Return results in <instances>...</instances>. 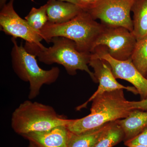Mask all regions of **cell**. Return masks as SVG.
I'll return each mask as SVG.
<instances>
[{"label": "cell", "instance_id": "obj_1", "mask_svg": "<svg viewBox=\"0 0 147 147\" xmlns=\"http://www.w3.org/2000/svg\"><path fill=\"white\" fill-rule=\"evenodd\" d=\"M123 90L105 92L95 97L89 115L69 119L66 126L69 131L75 134L85 133L127 117L133 110L130 101L125 97Z\"/></svg>", "mask_w": 147, "mask_h": 147}, {"label": "cell", "instance_id": "obj_2", "mask_svg": "<svg viewBox=\"0 0 147 147\" xmlns=\"http://www.w3.org/2000/svg\"><path fill=\"white\" fill-rule=\"evenodd\" d=\"M50 42L53 43V46L47 48L27 42L24 47L28 52L37 57L41 62L47 65L60 64L70 75H75L78 70L86 71L94 82H97L94 73L88 66L91 53L79 52L74 41L63 37H55Z\"/></svg>", "mask_w": 147, "mask_h": 147}, {"label": "cell", "instance_id": "obj_3", "mask_svg": "<svg viewBox=\"0 0 147 147\" xmlns=\"http://www.w3.org/2000/svg\"><path fill=\"white\" fill-rule=\"evenodd\" d=\"M104 25L94 20L87 11H83L68 22L61 24L47 22L40 34L48 43L55 37L73 40L81 53H91L95 44L104 28Z\"/></svg>", "mask_w": 147, "mask_h": 147}, {"label": "cell", "instance_id": "obj_4", "mask_svg": "<svg viewBox=\"0 0 147 147\" xmlns=\"http://www.w3.org/2000/svg\"><path fill=\"white\" fill-rule=\"evenodd\" d=\"M69 119L58 115L50 105L27 100L13 111L11 126L22 136L35 132L47 131L59 126H66Z\"/></svg>", "mask_w": 147, "mask_h": 147}, {"label": "cell", "instance_id": "obj_5", "mask_svg": "<svg viewBox=\"0 0 147 147\" xmlns=\"http://www.w3.org/2000/svg\"><path fill=\"white\" fill-rule=\"evenodd\" d=\"M16 39L11 38L13 45L11 52L12 67L21 80L29 82V98L34 99L39 95L43 85H50L57 80L60 69L58 67H53L49 70L40 68L36 57L28 52L22 43L18 45Z\"/></svg>", "mask_w": 147, "mask_h": 147}, {"label": "cell", "instance_id": "obj_6", "mask_svg": "<svg viewBox=\"0 0 147 147\" xmlns=\"http://www.w3.org/2000/svg\"><path fill=\"white\" fill-rule=\"evenodd\" d=\"M104 26L94 48L104 46L112 57L118 60L131 58L137 42L134 34L124 27Z\"/></svg>", "mask_w": 147, "mask_h": 147}, {"label": "cell", "instance_id": "obj_7", "mask_svg": "<svg viewBox=\"0 0 147 147\" xmlns=\"http://www.w3.org/2000/svg\"><path fill=\"white\" fill-rule=\"evenodd\" d=\"M135 0H104L99 5L87 11L94 20L103 25L126 28L132 32L133 22L130 11Z\"/></svg>", "mask_w": 147, "mask_h": 147}, {"label": "cell", "instance_id": "obj_8", "mask_svg": "<svg viewBox=\"0 0 147 147\" xmlns=\"http://www.w3.org/2000/svg\"><path fill=\"white\" fill-rule=\"evenodd\" d=\"M91 55L106 61L111 67L116 79H123L133 85L138 91L142 100L147 97V79L136 68L131 58L125 61L116 59L102 46L96 47Z\"/></svg>", "mask_w": 147, "mask_h": 147}, {"label": "cell", "instance_id": "obj_9", "mask_svg": "<svg viewBox=\"0 0 147 147\" xmlns=\"http://www.w3.org/2000/svg\"><path fill=\"white\" fill-rule=\"evenodd\" d=\"M14 0H10L1 8L0 26L1 30L12 37L26 40V42L44 47L40 42L42 39L40 33L32 28L25 19L21 18L13 8Z\"/></svg>", "mask_w": 147, "mask_h": 147}, {"label": "cell", "instance_id": "obj_10", "mask_svg": "<svg viewBox=\"0 0 147 147\" xmlns=\"http://www.w3.org/2000/svg\"><path fill=\"white\" fill-rule=\"evenodd\" d=\"M89 65L93 68L94 73L97 82L99 83V86L97 90L86 102L77 107V110H81L86 108L88 103L92 101L95 97L105 92L123 89L127 90L135 95L139 94L135 87L125 86L117 82L111 67L105 60L94 57L91 54Z\"/></svg>", "mask_w": 147, "mask_h": 147}, {"label": "cell", "instance_id": "obj_11", "mask_svg": "<svg viewBox=\"0 0 147 147\" xmlns=\"http://www.w3.org/2000/svg\"><path fill=\"white\" fill-rule=\"evenodd\" d=\"M69 131L66 126H59L50 130L22 135L38 147H67Z\"/></svg>", "mask_w": 147, "mask_h": 147}, {"label": "cell", "instance_id": "obj_12", "mask_svg": "<svg viewBox=\"0 0 147 147\" xmlns=\"http://www.w3.org/2000/svg\"><path fill=\"white\" fill-rule=\"evenodd\" d=\"M46 3L48 22L53 24L68 22L84 11L79 6L68 2L49 0Z\"/></svg>", "mask_w": 147, "mask_h": 147}, {"label": "cell", "instance_id": "obj_13", "mask_svg": "<svg viewBox=\"0 0 147 147\" xmlns=\"http://www.w3.org/2000/svg\"><path fill=\"white\" fill-rule=\"evenodd\" d=\"M124 133V142L130 141L147 127V111L134 110L125 118L116 121Z\"/></svg>", "mask_w": 147, "mask_h": 147}, {"label": "cell", "instance_id": "obj_14", "mask_svg": "<svg viewBox=\"0 0 147 147\" xmlns=\"http://www.w3.org/2000/svg\"><path fill=\"white\" fill-rule=\"evenodd\" d=\"M131 11L134 13L132 33L139 41L147 36V0H135Z\"/></svg>", "mask_w": 147, "mask_h": 147}, {"label": "cell", "instance_id": "obj_15", "mask_svg": "<svg viewBox=\"0 0 147 147\" xmlns=\"http://www.w3.org/2000/svg\"><path fill=\"white\" fill-rule=\"evenodd\" d=\"M110 123L97 129L81 134L69 131L67 147H94L107 130Z\"/></svg>", "mask_w": 147, "mask_h": 147}, {"label": "cell", "instance_id": "obj_16", "mask_svg": "<svg viewBox=\"0 0 147 147\" xmlns=\"http://www.w3.org/2000/svg\"><path fill=\"white\" fill-rule=\"evenodd\" d=\"M124 137V133L120 125L116 121L112 122L94 147H114L123 141Z\"/></svg>", "mask_w": 147, "mask_h": 147}, {"label": "cell", "instance_id": "obj_17", "mask_svg": "<svg viewBox=\"0 0 147 147\" xmlns=\"http://www.w3.org/2000/svg\"><path fill=\"white\" fill-rule=\"evenodd\" d=\"M131 59L136 68L146 77L147 75V36L137 41Z\"/></svg>", "mask_w": 147, "mask_h": 147}, {"label": "cell", "instance_id": "obj_18", "mask_svg": "<svg viewBox=\"0 0 147 147\" xmlns=\"http://www.w3.org/2000/svg\"><path fill=\"white\" fill-rule=\"evenodd\" d=\"M47 9V3L38 8L32 7L25 18L30 26L38 32L48 22Z\"/></svg>", "mask_w": 147, "mask_h": 147}, {"label": "cell", "instance_id": "obj_19", "mask_svg": "<svg viewBox=\"0 0 147 147\" xmlns=\"http://www.w3.org/2000/svg\"><path fill=\"white\" fill-rule=\"evenodd\" d=\"M80 7L85 11L94 8L103 1L104 0H77Z\"/></svg>", "mask_w": 147, "mask_h": 147}, {"label": "cell", "instance_id": "obj_20", "mask_svg": "<svg viewBox=\"0 0 147 147\" xmlns=\"http://www.w3.org/2000/svg\"><path fill=\"white\" fill-rule=\"evenodd\" d=\"M124 144H138L147 146V127L139 135Z\"/></svg>", "mask_w": 147, "mask_h": 147}, {"label": "cell", "instance_id": "obj_21", "mask_svg": "<svg viewBox=\"0 0 147 147\" xmlns=\"http://www.w3.org/2000/svg\"><path fill=\"white\" fill-rule=\"evenodd\" d=\"M130 103L131 108L133 110L137 109L143 111H147V97L140 101H130Z\"/></svg>", "mask_w": 147, "mask_h": 147}, {"label": "cell", "instance_id": "obj_22", "mask_svg": "<svg viewBox=\"0 0 147 147\" xmlns=\"http://www.w3.org/2000/svg\"><path fill=\"white\" fill-rule=\"evenodd\" d=\"M125 146L128 147H147V146L138 144H125Z\"/></svg>", "mask_w": 147, "mask_h": 147}, {"label": "cell", "instance_id": "obj_23", "mask_svg": "<svg viewBox=\"0 0 147 147\" xmlns=\"http://www.w3.org/2000/svg\"><path fill=\"white\" fill-rule=\"evenodd\" d=\"M49 1V0H48ZM57 1H63L68 2L72 3L76 5L79 6L80 7V4H79V2L77 0H57Z\"/></svg>", "mask_w": 147, "mask_h": 147}, {"label": "cell", "instance_id": "obj_24", "mask_svg": "<svg viewBox=\"0 0 147 147\" xmlns=\"http://www.w3.org/2000/svg\"><path fill=\"white\" fill-rule=\"evenodd\" d=\"M7 1V0H0V7H1V8L5 5L6 4Z\"/></svg>", "mask_w": 147, "mask_h": 147}, {"label": "cell", "instance_id": "obj_25", "mask_svg": "<svg viewBox=\"0 0 147 147\" xmlns=\"http://www.w3.org/2000/svg\"><path fill=\"white\" fill-rule=\"evenodd\" d=\"M28 147H38L36 145L34 144V143H32V142H30V144H29Z\"/></svg>", "mask_w": 147, "mask_h": 147}, {"label": "cell", "instance_id": "obj_26", "mask_svg": "<svg viewBox=\"0 0 147 147\" xmlns=\"http://www.w3.org/2000/svg\"><path fill=\"white\" fill-rule=\"evenodd\" d=\"M146 78H147V75L146 76Z\"/></svg>", "mask_w": 147, "mask_h": 147}]
</instances>
